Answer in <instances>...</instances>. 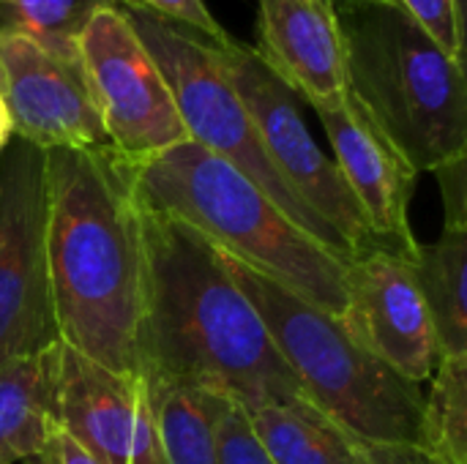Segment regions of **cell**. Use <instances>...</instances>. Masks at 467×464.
<instances>
[{
	"label": "cell",
	"mask_w": 467,
	"mask_h": 464,
	"mask_svg": "<svg viewBox=\"0 0 467 464\" xmlns=\"http://www.w3.org/2000/svg\"><path fill=\"white\" fill-rule=\"evenodd\" d=\"M350 464H438L413 443H367L356 440Z\"/></svg>",
	"instance_id": "d4e9b609"
},
{
	"label": "cell",
	"mask_w": 467,
	"mask_h": 464,
	"mask_svg": "<svg viewBox=\"0 0 467 464\" xmlns=\"http://www.w3.org/2000/svg\"><path fill=\"white\" fill-rule=\"evenodd\" d=\"M216 464H274L263 449L246 407L227 397L216 421Z\"/></svg>",
	"instance_id": "7402d4cb"
},
{
	"label": "cell",
	"mask_w": 467,
	"mask_h": 464,
	"mask_svg": "<svg viewBox=\"0 0 467 464\" xmlns=\"http://www.w3.org/2000/svg\"><path fill=\"white\" fill-rule=\"evenodd\" d=\"M315 112L331 142L334 164L369 224L375 249L410 260L419 246L410 230V200L419 172L350 90L317 104Z\"/></svg>",
	"instance_id": "7c38bea8"
},
{
	"label": "cell",
	"mask_w": 467,
	"mask_h": 464,
	"mask_svg": "<svg viewBox=\"0 0 467 464\" xmlns=\"http://www.w3.org/2000/svg\"><path fill=\"white\" fill-rule=\"evenodd\" d=\"M430 380L419 446L438 464H467V356H441Z\"/></svg>",
	"instance_id": "d6986e66"
},
{
	"label": "cell",
	"mask_w": 467,
	"mask_h": 464,
	"mask_svg": "<svg viewBox=\"0 0 467 464\" xmlns=\"http://www.w3.org/2000/svg\"><path fill=\"white\" fill-rule=\"evenodd\" d=\"M25 464H99L68 432H63L57 424L52 427V432H49V438H47V443H44V449L33 457V459H27Z\"/></svg>",
	"instance_id": "484cf974"
},
{
	"label": "cell",
	"mask_w": 467,
	"mask_h": 464,
	"mask_svg": "<svg viewBox=\"0 0 467 464\" xmlns=\"http://www.w3.org/2000/svg\"><path fill=\"white\" fill-rule=\"evenodd\" d=\"M246 416L274 464H350L353 459L356 440L309 402L252 405Z\"/></svg>",
	"instance_id": "ac0fdd59"
},
{
	"label": "cell",
	"mask_w": 467,
	"mask_h": 464,
	"mask_svg": "<svg viewBox=\"0 0 467 464\" xmlns=\"http://www.w3.org/2000/svg\"><path fill=\"white\" fill-rule=\"evenodd\" d=\"M11 137H14V131H11V118H8V109H5L3 96H0V150L8 145Z\"/></svg>",
	"instance_id": "4316f807"
},
{
	"label": "cell",
	"mask_w": 467,
	"mask_h": 464,
	"mask_svg": "<svg viewBox=\"0 0 467 464\" xmlns=\"http://www.w3.org/2000/svg\"><path fill=\"white\" fill-rule=\"evenodd\" d=\"M123 164L140 205L189 224L227 257L317 309L342 314L348 263L301 230L230 161L183 139L145 161Z\"/></svg>",
	"instance_id": "3957f363"
},
{
	"label": "cell",
	"mask_w": 467,
	"mask_h": 464,
	"mask_svg": "<svg viewBox=\"0 0 467 464\" xmlns=\"http://www.w3.org/2000/svg\"><path fill=\"white\" fill-rule=\"evenodd\" d=\"M57 342L47 265V153L11 137L0 150V366Z\"/></svg>",
	"instance_id": "52a82bcc"
},
{
	"label": "cell",
	"mask_w": 467,
	"mask_h": 464,
	"mask_svg": "<svg viewBox=\"0 0 467 464\" xmlns=\"http://www.w3.org/2000/svg\"><path fill=\"white\" fill-rule=\"evenodd\" d=\"M145 386L164 464H216V421L227 394L161 380Z\"/></svg>",
	"instance_id": "e0dca14e"
},
{
	"label": "cell",
	"mask_w": 467,
	"mask_h": 464,
	"mask_svg": "<svg viewBox=\"0 0 467 464\" xmlns=\"http://www.w3.org/2000/svg\"><path fill=\"white\" fill-rule=\"evenodd\" d=\"M118 0H0V36H25L41 49L77 60V38L88 19Z\"/></svg>",
	"instance_id": "ffe728a7"
},
{
	"label": "cell",
	"mask_w": 467,
	"mask_h": 464,
	"mask_svg": "<svg viewBox=\"0 0 467 464\" xmlns=\"http://www.w3.org/2000/svg\"><path fill=\"white\" fill-rule=\"evenodd\" d=\"M52 350L0 366V464L33 459L55 427Z\"/></svg>",
	"instance_id": "9a60e30c"
},
{
	"label": "cell",
	"mask_w": 467,
	"mask_h": 464,
	"mask_svg": "<svg viewBox=\"0 0 467 464\" xmlns=\"http://www.w3.org/2000/svg\"><path fill=\"white\" fill-rule=\"evenodd\" d=\"M126 8H137L145 14H153L159 19H167L189 33L202 36L211 44H222L230 38V33L216 22V16L208 11L205 0H118Z\"/></svg>",
	"instance_id": "603a6c76"
},
{
	"label": "cell",
	"mask_w": 467,
	"mask_h": 464,
	"mask_svg": "<svg viewBox=\"0 0 467 464\" xmlns=\"http://www.w3.org/2000/svg\"><path fill=\"white\" fill-rule=\"evenodd\" d=\"M77 55L107 142L123 161L137 164L189 139L172 93L120 3L88 19Z\"/></svg>",
	"instance_id": "9c48e42d"
},
{
	"label": "cell",
	"mask_w": 467,
	"mask_h": 464,
	"mask_svg": "<svg viewBox=\"0 0 467 464\" xmlns=\"http://www.w3.org/2000/svg\"><path fill=\"white\" fill-rule=\"evenodd\" d=\"M430 306L441 356H467V230H443L408 260Z\"/></svg>",
	"instance_id": "2e32d148"
},
{
	"label": "cell",
	"mask_w": 467,
	"mask_h": 464,
	"mask_svg": "<svg viewBox=\"0 0 467 464\" xmlns=\"http://www.w3.org/2000/svg\"><path fill=\"white\" fill-rule=\"evenodd\" d=\"M213 46L230 85L235 88L260 134L268 159L285 183L323 224H328L350 246L353 257L375 249L369 224L348 183L342 180V172L309 134L298 112V96L263 63L254 46H246L233 36Z\"/></svg>",
	"instance_id": "ba28073f"
},
{
	"label": "cell",
	"mask_w": 467,
	"mask_h": 464,
	"mask_svg": "<svg viewBox=\"0 0 467 464\" xmlns=\"http://www.w3.org/2000/svg\"><path fill=\"white\" fill-rule=\"evenodd\" d=\"M337 320L400 377L416 386L432 377L441 358L438 336L408 260L383 249L356 254L345 268V309Z\"/></svg>",
	"instance_id": "30bf717a"
},
{
	"label": "cell",
	"mask_w": 467,
	"mask_h": 464,
	"mask_svg": "<svg viewBox=\"0 0 467 464\" xmlns=\"http://www.w3.org/2000/svg\"><path fill=\"white\" fill-rule=\"evenodd\" d=\"M467 156L435 170L443 197V230H467Z\"/></svg>",
	"instance_id": "cb8c5ba5"
},
{
	"label": "cell",
	"mask_w": 467,
	"mask_h": 464,
	"mask_svg": "<svg viewBox=\"0 0 467 464\" xmlns=\"http://www.w3.org/2000/svg\"><path fill=\"white\" fill-rule=\"evenodd\" d=\"M47 153V265L57 339L85 358L140 375V208L112 148Z\"/></svg>",
	"instance_id": "7a4b0ae2"
},
{
	"label": "cell",
	"mask_w": 467,
	"mask_h": 464,
	"mask_svg": "<svg viewBox=\"0 0 467 464\" xmlns=\"http://www.w3.org/2000/svg\"><path fill=\"white\" fill-rule=\"evenodd\" d=\"M254 49L312 107L348 90V46L334 0H257Z\"/></svg>",
	"instance_id": "5bb4252c"
},
{
	"label": "cell",
	"mask_w": 467,
	"mask_h": 464,
	"mask_svg": "<svg viewBox=\"0 0 467 464\" xmlns=\"http://www.w3.org/2000/svg\"><path fill=\"white\" fill-rule=\"evenodd\" d=\"M227 265L317 413L353 440L419 446L421 386L356 345L334 314L233 257Z\"/></svg>",
	"instance_id": "5b68a950"
},
{
	"label": "cell",
	"mask_w": 467,
	"mask_h": 464,
	"mask_svg": "<svg viewBox=\"0 0 467 464\" xmlns=\"http://www.w3.org/2000/svg\"><path fill=\"white\" fill-rule=\"evenodd\" d=\"M55 424L99 464H164L148 386L68 345L55 350Z\"/></svg>",
	"instance_id": "8fae6325"
},
{
	"label": "cell",
	"mask_w": 467,
	"mask_h": 464,
	"mask_svg": "<svg viewBox=\"0 0 467 464\" xmlns=\"http://www.w3.org/2000/svg\"><path fill=\"white\" fill-rule=\"evenodd\" d=\"M0 96L14 137L41 148H109L77 60L25 36H0Z\"/></svg>",
	"instance_id": "4fadbf2b"
},
{
	"label": "cell",
	"mask_w": 467,
	"mask_h": 464,
	"mask_svg": "<svg viewBox=\"0 0 467 464\" xmlns=\"http://www.w3.org/2000/svg\"><path fill=\"white\" fill-rule=\"evenodd\" d=\"M348 90L421 172L467 156L465 63L446 55L394 0H334Z\"/></svg>",
	"instance_id": "277c9868"
},
{
	"label": "cell",
	"mask_w": 467,
	"mask_h": 464,
	"mask_svg": "<svg viewBox=\"0 0 467 464\" xmlns=\"http://www.w3.org/2000/svg\"><path fill=\"white\" fill-rule=\"evenodd\" d=\"M123 11L167 82L186 137L241 170L301 230H306L326 249L350 263V246L328 224H323L276 172L244 101L224 74L216 46L202 36L189 33L153 14L126 5Z\"/></svg>",
	"instance_id": "8992f818"
},
{
	"label": "cell",
	"mask_w": 467,
	"mask_h": 464,
	"mask_svg": "<svg viewBox=\"0 0 467 464\" xmlns=\"http://www.w3.org/2000/svg\"><path fill=\"white\" fill-rule=\"evenodd\" d=\"M137 200V197H134ZM140 377L224 391L241 405L309 402L227 257L189 224L140 205Z\"/></svg>",
	"instance_id": "6da1fadb"
},
{
	"label": "cell",
	"mask_w": 467,
	"mask_h": 464,
	"mask_svg": "<svg viewBox=\"0 0 467 464\" xmlns=\"http://www.w3.org/2000/svg\"><path fill=\"white\" fill-rule=\"evenodd\" d=\"M446 55L465 63V0H394Z\"/></svg>",
	"instance_id": "44dd1931"
}]
</instances>
